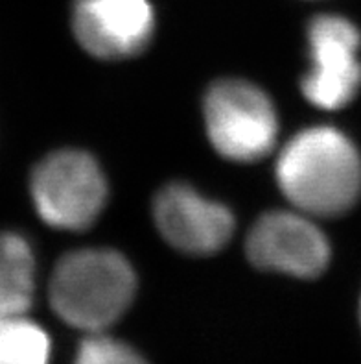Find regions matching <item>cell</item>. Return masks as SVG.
Listing matches in <instances>:
<instances>
[{
	"label": "cell",
	"instance_id": "3957f363",
	"mask_svg": "<svg viewBox=\"0 0 361 364\" xmlns=\"http://www.w3.org/2000/svg\"><path fill=\"white\" fill-rule=\"evenodd\" d=\"M32 198L48 226L85 230L106 205V178L89 154L55 152L33 171Z\"/></svg>",
	"mask_w": 361,
	"mask_h": 364
},
{
	"label": "cell",
	"instance_id": "6da1fadb",
	"mask_svg": "<svg viewBox=\"0 0 361 364\" xmlns=\"http://www.w3.org/2000/svg\"><path fill=\"white\" fill-rule=\"evenodd\" d=\"M280 189L297 209L334 217L352 208L361 193V157L334 128H311L293 137L277 163Z\"/></svg>",
	"mask_w": 361,
	"mask_h": 364
},
{
	"label": "cell",
	"instance_id": "52a82bcc",
	"mask_svg": "<svg viewBox=\"0 0 361 364\" xmlns=\"http://www.w3.org/2000/svg\"><path fill=\"white\" fill-rule=\"evenodd\" d=\"M153 9L148 0H76L74 33L87 52L104 60L135 55L150 43Z\"/></svg>",
	"mask_w": 361,
	"mask_h": 364
},
{
	"label": "cell",
	"instance_id": "9c48e42d",
	"mask_svg": "<svg viewBox=\"0 0 361 364\" xmlns=\"http://www.w3.org/2000/svg\"><path fill=\"white\" fill-rule=\"evenodd\" d=\"M32 250L23 237L0 233V316L24 314L33 300Z\"/></svg>",
	"mask_w": 361,
	"mask_h": 364
},
{
	"label": "cell",
	"instance_id": "277c9868",
	"mask_svg": "<svg viewBox=\"0 0 361 364\" xmlns=\"http://www.w3.org/2000/svg\"><path fill=\"white\" fill-rule=\"evenodd\" d=\"M205 124L216 150L242 163L267 156L279 129L270 98L242 80L212 85L205 98Z\"/></svg>",
	"mask_w": 361,
	"mask_h": 364
},
{
	"label": "cell",
	"instance_id": "ba28073f",
	"mask_svg": "<svg viewBox=\"0 0 361 364\" xmlns=\"http://www.w3.org/2000/svg\"><path fill=\"white\" fill-rule=\"evenodd\" d=\"M153 215L162 237L187 254H214L229 242L234 231L229 209L203 198L187 185H170L160 191Z\"/></svg>",
	"mask_w": 361,
	"mask_h": 364
},
{
	"label": "cell",
	"instance_id": "30bf717a",
	"mask_svg": "<svg viewBox=\"0 0 361 364\" xmlns=\"http://www.w3.org/2000/svg\"><path fill=\"white\" fill-rule=\"evenodd\" d=\"M50 338L24 314L0 316V364H48Z\"/></svg>",
	"mask_w": 361,
	"mask_h": 364
},
{
	"label": "cell",
	"instance_id": "8fae6325",
	"mask_svg": "<svg viewBox=\"0 0 361 364\" xmlns=\"http://www.w3.org/2000/svg\"><path fill=\"white\" fill-rule=\"evenodd\" d=\"M74 364H148L135 348L101 331L82 342Z\"/></svg>",
	"mask_w": 361,
	"mask_h": 364
},
{
	"label": "cell",
	"instance_id": "8992f818",
	"mask_svg": "<svg viewBox=\"0 0 361 364\" xmlns=\"http://www.w3.org/2000/svg\"><path fill=\"white\" fill-rule=\"evenodd\" d=\"M247 255L264 270L295 277H316L328 264L326 237L297 213H267L247 237Z\"/></svg>",
	"mask_w": 361,
	"mask_h": 364
},
{
	"label": "cell",
	"instance_id": "5b68a950",
	"mask_svg": "<svg viewBox=\"0 0 361 364\" xmlns=\"http://www.w3.org/2000/svg\"><path fill=\"white\" fill-rule=\"evenodd\" d=\"M311 69L302 80L304 97L317 107L347 106L361 87V33L348 18L321 15L308 30Z\"/></svg>",
	"mask_w": 361,
	"mask_h": 364
},
{
	"label": "cell",
	"instance_id": "7a4b0ae2",
	"mask_svg": "<svg viewBox=\"0 0 361 364\" xmlns=\"http://www.w3.org/2000/svg\"><path fill=\"white\" fill-rule=\"evenodd\" d=\"M135 289V272L118 252L79 250L65 255L55 267L50 301L61 320L98 333L126 313Z\"/></svg>",
	"mask_w": 361,
	"mask_h": 364
}]
</instances>
